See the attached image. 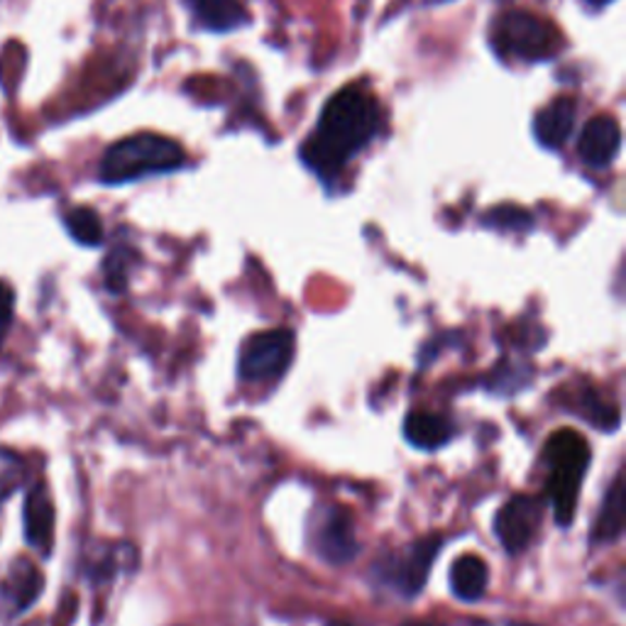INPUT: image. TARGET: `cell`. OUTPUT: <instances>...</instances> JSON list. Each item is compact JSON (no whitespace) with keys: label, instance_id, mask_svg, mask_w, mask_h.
<instances>
[{"label":"cell","instance_id":"14","mask_svg":"<svg viewBox=\"0 0 626 626\" xmlns=\"http://www.w3.org/2000/svg\"><path fill=\"white\" fill-rule=\"evenodd\" d=\"M624 524H626V479H624V470H619L612 487L606 489L600 514H597V522L592 528V541L614 543L616 538L624 534Z\"/></svg>","mask_w":626,"mask_h":626},{"label":"cell","instance_id":"4","mask_svg":"<svg viewBox=\"0 0 626 626\" xmlns=\"http://www.w3.org/2000/svg\"><path fill=\"white\" fill-rule=\"evenodd\" d=\"M492 45L497 54L541 62L561 47L555 27L528 10H509L492 27Z\"/></svg>","mask_w":626,"mask_h":626},{"label":"cell","instance_id":"23","mask_svg":"<svg viewBox=\"0 0 626 626\" xmlns=\"http://www.w3.org/2000/svg\"><path fill=\"white\" fill-rule=\"evenodd\" d=\"M585 3H590V5H606V3H612V0H585Z\"/></svg>","mask_w":626,"mask_h":626},{"label":"cell","instance_id":"22","mask_svg":"<svg viewBox=\"0 0 626 626\" xmlns=\"http://www.w3.org/2000/svg\"><path fill=\"white\" fill-rule=\"evenodd\" d=\"M475 626H536V624H526V622H509V619H499V622H483Z\"/></svg>","mask_w":626,"mask_h":626},{"label":"cell","instance_id":"13","mask_svg":"<svg viewBox=\"0 0 626 626\" xmlns=\"http://www.w3.org/2000/svg\"><path fill=\"white\" fill-rule=\"evenodd\" d=\"M199 27L211 33H230L235 27L248 25V10L240 0H184Z\"/></svg>","mask_w":626,"mask_h":626},{"label":"cell","instance_id":"16","mask_svg":"<svg viewBox=\"0 0 626 626\" xmlns=\"http://www.w3.org/2000/svg\"><path fill=\"white\" fill-rule=\"evenodd\" d=\"M450 590L463 602H477L487 590V565L479 555H460L450 567Z\"/></svg>","mask_w":626,"mask_h":626},{"label":"cell","instance_id":"3","mask_svg":"<svg viewBox=\"0 0 626 626\" xmlns=\"http://www.w3.org/2000/svg\"><path fill=\"white\" fill-rule=\"evenodd\" d=\"M543 458L548 465L546 492L551 497L553 516L561 526H571L583 477L590 467V446L585 443V438L577 430L563 428L548 438Z\"/></svg>","mask_w":626,"mask_h":626},{"label":"cell","instance_id":"9","mask_svg":"<svg viewBox=\"0 0 626 626\" xmlns=\"http://www.w3.org/2000/svg\"><path fill=\"white\" fill-rule=\"evenodd\" d=\"M42 587L45 580L39 567L33 561H27V558H17L8 567V575L0 580V614L17 616L27 612L37 602Z\"/></svg>","mask_w":626,"mask_h":626},{"label":"cell","instance_id":"2","mask_svg":"<svg viewBox=\"0 0 626 626\" xmlns=\"http://www.w3.org/2000/svg\"><path fill=\"white\" fill-rule=\"evenodd\" d=\"M184 162V147L172 137L140 133L108 147L98 174L105 184H125L152 174L174 172Z\"/></svg>","mask_w":626,"mask_h":626},{"label":"cell","instance_id":"12","mask_svg":"<svg viewBox=\"0 0 626 626\" xmlns=\"http://www.w3.org/2000/svg\"><path fill=\"white\" fill-rule=\"evenodd\" d=\"M575 117H577L575 98L558 96L555 101L543 105L541 111L536 113V121H534L536 140L541 142L543 147L558 150V147L565 145L567 137L573 135Z\"/></svg>","mask_w":626,"mask_h":626},{"label":"cell","instance_id":"19","mask_svg":"<svg viewBox=\"0 0 626 626\" xmlns=\"http://www.w3.org/2000/svg\"><path fill=\"white\" fill-rule=\"evenodd\" d=\"M487 215H489L487 223H492V225H504V228H512V230L531 228V213L516 209V205H502V209H497Z\"/></svg>","mask_w":626,"mask_h":626},{"label":"cell","instance_id":"11","mask_svg":"<svg viewBox=\"0 0 626 626\" xmlns=\"http://www.w3.org/2000/svg\"><path fill=\"white\" fill-rule=\"evenodd\" d=\"M25 541L33 546L39 555H49L54 546V504L45 485H35L27 492L25 509Z\"/></svg>","mask_w":626,"mask_h":626},{"label":"cell","instance_id":"1","mask_svg":"<svg viewBox=\"0 0 626 626\" xmlns=\"http://www.w3.org/2000/svg\"><path fill=\"white\" fill-rule=\"evenodd\" d=\"M381 105L362 84H350L328 98L318 125L301 156L323 179L342 172L352 156L360 154L381 130Z\"/></svg>","mask_w":626,"mask_h":626},{"label":"cell","instance_id":"20","mask_svg":"<svg viewBox=\"0 0 626 626\" xmlns=\"http://www.w3.org/2000/svg\"><path fill=\"white\" fill-rule=\"evenodd\" d=\"M105 284L111 291H123L127 284V250H113L105 260Z\"/></svg>","mask_w":626,"mask_h":626},{"label":"cell","instance_id":"18","mask_svg":"<svg viewBox=\"0 0 626 626\" xmlns=\"http://www.w3.org/2000/svg\"><path fill=\"white\" fill-rule=\"evenodd\" d=\"M25 477L23 458L13 450L0 448V499L13 494Z\"/></svg>","mask_w":626,"mask_h":626},{"label":"cell","instance_id":"5","mask_svg":"<svg viewBox=\"0 0 626 626\" xmlns=\"http://www.w3.org/2000/svg\"><path fill=\"white\" fill-rule=\"evenodd\" d=\"M293 336L289 330H262L242 342L238 370L245 381H272L289 370Z\"/></svg>","mask_w":626,"mask_h":626},{"label":"cell","instance_id":"21","mask_svg":"<svg viewBox=\"0 0 626 626\" xmlns=\"http://www.w3.org/2000/svg\"><path fill=\"white\" fill-rule=\"evenodd\" d=\"M13 306H15V293L13 289L8 287V284L0 281V326L10 321L13 316Z\"/></svg>","mask_w":626,"mask_h":626},{"label":"cell","instance_id":"7","mask_svg":"<svg viewBox=\"0 0 626 626\" xmlns=\"http://www.w3.org/2000/svg\"><path fill=\"white\" fill-rule=\"evenodd\" d=\"M440 546H443V541H440L438 536L421 538V541L406 546L404 551L389 555L387 561L379 565V577L399 594H418L421 587L426 585L428 571L436 561Z\"/></svg>","mask_w":626,"mask_h":626},{"label":"cell","instance_id":"17","mask_svg":"<svg viewBox=\"0 0 626 626\" xmlns=\"http://www.w3.org/2000/svg\"><path fill=\"white\" fill-rule=\"evenodd\" d=\"M66 230L72 233V238L88 248H96L103 240V223L98 218V213L93 209H86V205H78L66 213Z\"/></svg>","mask_w":626,"mask_h":626},{"label":"cell","instance_id":"15","mask_svg":"<svg viewBox=\"0 0 626 626\" xmlns=\"http://www.w3.org/2000/svg\"><path fill=\"white\" fill-rule=\"evenodd\" d=\"M450 436H453V428H450L448 421L438 414H430V411H414L404 421V438L418 450L443 448Z\"/></svg>","mask_w":626,"mask_h":626},{"label":"cell","instance_id":"10","mask_svg":"<svg viewBox=\"0 0 626 626\" xmlns=\"http://www.w3.org/2000/svg\"><path fill=\"white\" fill-rule=\"evenodd\" d=\"M622 150V127L612 115H594L577 137V154L592 170H606Z\"/></svg>","mask_w":626,"mask_h":626},{"label":"cell","instance_id":"8","mask_svg":"<svg viewBox=\"0 0 626 626\" xmlns=\"http://www.w3.org/2000/svg\"><path fill=\"white\" fill-rule=\"evenodd\" d=\"M543 504L536 497L516 494L502 504L494 516V534L506 553H522L531 546L534 536L541 526Z\"/></svg>","mask_w":626,"mask_h":626},{"label":"cell","instance_id":"6","mask_svg":"<svg viewBox=\"0 0 626 626\" xmlns=\"http://www.w3.org/2000/svg\"><path fill=\"white\" fill-rule=\"evenodd\" d=\"M311 548L323 561L348 563L358 553V538L352 516L340 504H323L309 518Z\"/></svg>","mask_w":626,"mask_h":626}]
</instances>
